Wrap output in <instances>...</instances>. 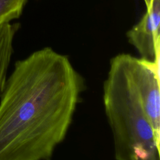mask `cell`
Listing matches in <instances>:
<instances>
[{
    "mask_svg": "<svg viewBox=\"0 0 160 160\" xmlns=\"http://www.w3.org/2000/svg\"><path fill=\"white\" fill-rule=\"evenodd\" d=\"M126 61L144 111L160 142L159 62H151L126 54Z\"/></svg>",
    "mask_w": 160,
    "mask_h": 160,
    "instance_id": "obj_3",
    "label": "cell"
},
{
    "mask_svg": "<svg viewBox=\"0 0 160 160\" xmlns=\"http://www.w3.org/2000/svg\"><path fill=\"white\" fill-rule=\"evenodd\" d=\"M84 88L69 58L51 48L16 61L0 96V160H51Z\"/></svg>",
    "mask_w": 160,
    "mask_h": 160,
    "instance_id": "obj_1",
    "label": "cell"
},
{
    "mask_svg": "<svg viewBox=\"0 0 160 160\" xmlns=\"http://www.w3.org/2000/svg\"><path fill=\"white\" fill-rule=\"evenodd\" d=\"M102 101L112 135L115 159L160 160V142L131 78L125 53L110 61Z\"/></svg>",
    "mask_w": 160,
    "mask_h": 160,
    "instance_id": "obj_2",
    "label": "cell"
},
{
    "mask_svg": "<svg viewBox=\"0 0 160 160\" xmlns=\"http://www.w3.org/2000/svg\"><path fill=\"white\" fill-rule=\"evenodd\" d=\"M19 28L18 23H5L0 26V96L4 88L7 72L13 51L14 36Z\"/></svg>",
    "mask_w": 160,
    "mask_h": 160,
    "instance_id": "obj_5",
    "label": "cell"
},
{
    "mask_svg": "<svg viewBox=\"0 0 160 160\" xmlns=\"http://www.w3.org/2000/svg\"><path fill=\"white\" fill-rule=\"evenodd\" d=\"M145 1H146V0H145Z\"/></svg>",
    "mask_w": 160,
    "mask_h": 160,
    "instance_id": "obj_7",
    "label": "cell"
},
{
    "mask_svg": "<svg viewBox=\"0 0 160 160\" xmlns=\"http://www.w3.org/2000/svg\"><path fill=\"white\" fill-rule=\"evenodd\" d=\"M26 0H0V26L18 18Z\"/></svg>",
    "mask_w": 160,
    "mask_h": 160,
    "instance_id": "obj_6",
    "label": "cell"
},
{
    "mask_svg": "<svg viewBox=\"0 0 160 160\" xmlns=\"http://www.w3.org/2000/svg\"><path fill=\"white\" fill-rule=\"evenodd\" d=\"M159 31L160 0H149L146 12L127 32L129 42L141 59L159 62Z\"/></svg>",
    "mask_w": 160,
    "mask_h": 160,
    "instance_id": "obj_4",
    "label": "cell"
}]
</instances>
